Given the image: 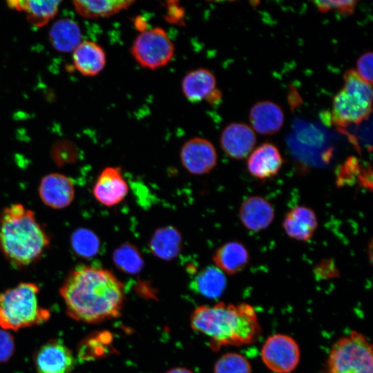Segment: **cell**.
<instances>
[{
  "mask_svg": "<svg viewBox=\"0 0 373 373\" xmlns=\"http://www.w3.org/2000/svg\"><path fill=\"white\" fill-rule=\"evenodd\" d=\"M59 293L68 315L88 323L118 316L124 300L122 283L111 271L80 265L65 278Z\"/></svg>",
  "mask_w": 373,
  "mask_h": 373,
  "instance_id": "obj_1",
  "label": "cell"
},
{
  "mask_svg": "<svg viewBox=\"0 0 373 373\" xmlns=\"http://www.w3.org/2000/svg\"><path fill=\"white\" fill-rule=\"evenodd\" d=\"M191 326L209 338L213 350L252 343L261 332L257 314L247 303L200 306L191 314Z\"/></svg>",
  "mask_w": 373,
  "mask_h": 373,
  "instance_id": "obj_2",
  "label": "cell"
},
{
  "mask_svg": "<svg viewBox=\"0 0 373 373\" xmlns=\"http://www.w3.org/2000/svg\"><path fill=\"white\" fill-rule=\"evenodd\" d=\"M50 245V238L34 213L13 204L0 213V250L15 267L38 260Z\"/></svg>",
  "mask_w": 373,
  "mask_h": 373,
  "instance_id": "obj_3",
  "label": "cell"
},
{
  "mask_svg": "<svg viewBox=\"0 0 373 373\" xmlns=\"http://www.w3.org/2000/svg\"><path fill=\"white\" fill-rule=\"evenodd\" d=\"M39 287L32 283H21L0 294V326L15 330L40 325L50 312L39 306Z\"/></svg>",
  "mask_w": 373,
  "mask_h": 373,
  "instance_id": "obj_4",
  "label": "cell"
},
{
  "mask_svg": "<svg viewBox=\"0 0 373 373\" xmlns=\"http://www.w3.org/2000/svg\"><path fill=\"white\" fill-rule=\"evenodd\" d=\"M343 85L334 96L331 112L332 123L338 127L358 124L372 112V85L361 79L354 69L345 71Z\"/></svg>",
  "mask_w": 373,
  "mask_h": 373,
  "instance_id": "obj_5",
  "label": "cell"
},
{
  "mask_svg": "<svg viewBox=\"0 0 373 373\" xmlns=\"http://www.w3.org/2000/svg\"><path fill=\"white\" fill-rule=\"evenodd\" d=\"M327 373H373L370 342L355 331L338 339L329 352Z\"/></svg>",
  "mask_w": 373,
  "mask_h": 373,
  "instance_id": "obj_6",
  "label": "cell"
},
{
  "mask_svg": "<svg viewBox=\"0 0 373 373\" xmlns=\"http://www.w3.org/2000/svg\"><path fill=\"white\" fill-rule=\"evenodd\" d=\"M131 53L142 68L156 70L166 66L175 54V46L166 32L160 27L146 29L135 37Z\"/></svg>",
  "mask_w": 373,
  "mask_h": 373,
  "instance_id": "obj_7",
  "label": "cell"
},
{
  "mask_svg": "<svg viewBox=\"0 0 373 373\" xmlns=\"http://www.w3.org/2000/svg\"><path fill=\"white\" fill-rule=\"evenodd\" d=\"M300 348L296 341L286 334H276L267 338L261 349L264 364L276 373H289L300 361Z\"/></svg>",
  "mask_w": 373,
  "mask_h": 373,
  "instance_id": "obj_8",
  "label": "cell"
},
{
  "mask_svg": "<svg viewBox=\"0 0 373 373\" xmlns=\"http://www.w3.org/2000/svg\"><path fill=\"white\" fill-rule=\"evenodd\" d=\"M182 166L191 174L204 175L216 166L218 155L216 147L207 139L195 137L186 140L180 153Z\"/></svg>",
  "mask_w": 373,
  "mask_h": 373,
  "instance_id": "obj_9",
  "label": "cell"
},
{
  "mask_svg": "<svg viewBox=\"0 0 373 373\" xmlns=\"http://www.w3.org/2000/svg\"><path fill=\"white\" fill-rule=\"evenodd\" d=\"M34 362L38 373H71L74 367L71 350L56 340H51L39 348Z\"/></svg>",
  "mask_w": 373,
  "mask_h": 373,
  "instance_id": "obj_10",
  "label": "cell"
},
{
  "mask_svg": "<svg viewBox=\"0 0 373 373\" xmlns=\"http://www.w3.org/2000/svg\"><path fill=\"white\" fill-rule=\"evenodd\" d=\"M224 153L234 160L246 158L254 150L256 136L252 128L242 122H232L223 129L220 138Z\"/></svg>",
  "mask_w": 373,
  "mask_h": 373,
  "instance_id": "obj_11",
  "label": "cell"
},
{
  "mask_svg": "<svg viewBox=\"0 0 373 373\" xmlns=\"http://www.w3.org/2000/svg\"><path fill=\"white\" fill-rule=\"evenodd\" d=\"M95 199L110 207L120 203L128 193V185L119 167L108 166L99 175L93 189Z\"/></svg>",
  "mask_w": 373,
  "mask_h": 373,
  "instance_id": "obj_12",
  "label": "cell"
},
{
  "mask_svg": "<svg viewBox=\"0 0 373 373\" xmlns=\"http://www.w3.org/2000/svg\"><path fill=\"white\" fill-rule=\"evenodd\" d=\"M39 195L44 204L55 209L69 206L75 198L72 180L66 175L53 173L44 176L39 186Z\"/></svg>",
  "mask_w": 373,
  "mask_h": 373,
  "instance_id": "obj_13",
  "label": "cell"
},
{
  "mask_svg": "<svg viewBox=\"0 0 373 373\" xmlns=\"http://www.w3.org/2000/svg\"><path fill=\"white\" fill-rule=\"evenodd\" d=\"M283 164V159L278 149L270 142H265L252 151L247 166L253 177L267 180L278 174Z\"/></svg>",
  "mask_w": 373,
  "mask_h": 373,
  "instance_id": "obj_14",
  "label": "cell"
},
{
  "mask_svg": "<svg viewBox=\"0 0 373 373\" xmlns=\"http://www.w3.org/2000/svg\"><path fill=\"white\" fill-rule=\"evenodd\" d=\"M274 209L265 198L253 195L245 199L239 209V217L243 226L252 231L267 228L274 218Z\"/></svg>",
  "mask_w": 373,
  "mask_h": 373,
  "instance_id": "obj_15",
  "label": "cell"
},
{
  "mask_svg": "<svg viewBox=\"0 0 373 373\" xmlns=\"http://www.w3.org/2000/svg\"><path fill=\"white\" fill-rule=\"evenodd\" d=\"M249 119L251 128L261 135H273L278 132L285 122V115L276 103L264 100L256 103L251 108Z\"/></svg>",
  "mask_w": 373,
  "mask_h": 373,
  "instance_id": "obj_16",
  "label": "cell"
},
{
  "mask_svg": "<svg viewBox=\"0 0 373 373\" xmlns=\"http://www.w3.org/2000/svg\"><path fill=\"white\" fill-rule=\"evenodd\" d=\"M283 227L291 238L307 241L313 237L318 227L317 217L311 208L303 205L296 206L286 213Z\"/></svg>",
  "mask_w": 373,
  "mask_h": 373,
  "instance_id": "obj_17",
  "label": "cell"
},
{
  "mask_svg": "<svg viewBox=\"0 0 373 373\" xmlns=\"http://www.w3.org/2000/svg\"><path fill=\"white\" fill-rule=\"evenodd\" d=\"M73 63L75 69L82 75L96 76L106 66V52L98 44L85 40L81 41L73 50Z\"/></svg>",
  "mask_w": 373,
  "mask_h": 373,
  "instance_id": "obj_18",
  "label": "cell"
},
{
  "mask_svg": "<svg viewBox=\"0 0 373 373\" xmlns=\"http://www.w3.org/2000/svg\"><path fill=\"white\" fill-rule=\"evenodd\" d=\"M181 87L186 99L192 103H197L207 100L217 89L216 79L209 69L198 68L185 75Z\"/></svg>",
  "mask_w": 373,
  "mask_h": 373,
  "instance_id": "obj_19",
  "label": "cell"
},
{
  "mask_svg": "<svg viewBox=\"0 0 373 373\" xmlns=\"http://www.w3.org/2000/svg\"><path fill=\"white\" fill-rule=\"evenodd\" d=\"M216 267L223 273L233 275L242 271L249 262V252L244 244L233 240L219 247L213 254Z\"/></svg>",
  "mask_w": 373,
  "mask_h": 373,
  "instance_id": "obj_20",
  "label": "cell"
},
{
  "mask_svg": "<svg viewBox=\"0 0 373 373\" xmlns=\"http://www.w3.org/2000/svg\"><path fill=\"white\" fill-rule=\"evenodd\" d=\"M149 247L151 254L157 258L171 260L182 251V235L175 227H160L153 233L149 242Z\"/></svg>",
  "mask_w": 373,
  "mask_h": 373,
  "instance_id": "obj_21",
  "label": "cell"
},
{
  "mask_svg": "<svg viewBox=\"0 0 373 373\" xmlns=\"http://www.w3.org/2000/svg\"><path fill=\"white\" fill-rule=\"evenodd\" d=\"M9 8L26 13L28 21L33 26H45L57 14L61 1L25 0L8 1Z\"/></svg>",
  "mask_w": 373,
  "mask_h": 373,
  "instance_id": "obj_22",
  "label": "cell"
},
{
  "mask_svg": "<svg viewBox=\"0 0 373 373\" xmlns=\"http://www.w3.org/2000/svg\"><path fill=\"white\" fill-rule=\"evenodd\" d=\"M48 36L51 45L56 50L69 52H73L81 43L82 32L77 22L64 18L53 23Z\"/></svg>",
  "mask_w": 373,
  "mask_h": 373,
  "instance_id": "obj_23",
  "label": "cell"
},
{
  "mask_svg": "<svg viewBox=\"0 0 373 373\" xmlns=\"http://www.w3.org/2000/svg\"><path fill=\"white\" fill-rule=\"evenodd\" d=\"M76 12L86 19L107 18L130 8L134 1L75 0Z\"/></svg>",
  "mask_w": 373,
  "mask_h": 373,
  "instance_id": "obj_24",
  "label": "cell"
},
{
  "mask_svg": "<svg viewBox=\"0 0 373 373\" xmlns=\"http://www.w3.org/2000/svg\"><path fill=\"white\" fill-rule=\"evenodd\" d=\"M226 285L224 273L214 266L204 268L191 282V288L193 291L209 298L220 296Z\"/></svg>",
  "mask_w": 373,
  "mask_h": 373,
  "instance_id": "obj_25",
  "label": "cell"
},
{
  "mask_svg": "<svg viewBox=\"0 0 373 373\" xmlns=\"http://www.w3.org/2000/svg\"><path fill=\"white\" fill-rule=\"evenodd\" d=\"M113 261L120 271L131 274L139 273L144 267V260L138 248L131 243H124L113 253Z\"/></svg>",
  "mask_w": 373,
  "mask_h": 373,
  "instance_id": "obj_26",
  "label": "cell"
},
{
  "mask_svg": "<svg viewBox=\"0 0 373 373\" xmlns=\"http://www.w3.org/2000/svg\"><path fill=\"white\" fill-rule=\"evenodd\" d=\"M71 247L74 252L80 257L89 258L99 251L100 241L92 231L80 228L75 231L70 238Z\"/></svg>",
  "mask_w": 373,
  "mask_h": 373,
  "instance_id": "obj_27",
  "label": "cell"
},
{
  "mask_svg": "<svg viewBox=\"0 0 373 373\" xmlns=\"http://www.w3.org/2000/svg\"><path fill=\"white\" fill-rule=\"evenodd\" d=\"M214 373H251L248 360L238 353H227L215 363Z\"/></svg>",
  "mask_w": 373,
  "mask_h": 373,
  "instance_id": "obj_28",
  "label": "cell"
},
{
  "mask_svg": "<svg viewBox=\"0 0 373 373\" xmlns=\"http://www.w3.org/2000/svg\"><path fill=\"white\" fill-rule=\"evenodd\" d=\"M313 3L321 12L336 10L341 14L352 15L354 13L357 1L354 0L345 1H314Z\"/></svg>",
  "mask_w": 373,
  "mask_h": 373,
  "instance_id": "obj_29",
  "label": "cell"
},
{
  "mask_svg": "<svg viewBox=\"0 0 373 373\" xmlns=\"http://www.w3.org/2000/svg\"><path fill=\"white\" fill-rule=\"evenodd\" d=\"M372 57L371 51L366 52L361 55L356 61V69L355 70L358 76L365 82L372 84Z\"/></svg>",
  "mask_w": 373,
  "mask_h": 373,
  "instance_id": "obj_30",
  "label": "cell"
},
{
  "mask_svg": "<svg viewBox=\"0 0 373 373\" xmlns=\"http://www.w3.org/2000/svg\"><path fill=\"white\" fill-rule=\"evenodd\" d=\"M13 337L7 332L0 330V362L7 361L13 354Z\"/></svg>",
  "mask_w": 373,
  "mask_h": 373,
  "instance_id": "obj_31",
  "label": "cell"
},
{
  "mask_svg": "<svg viewBox=\"0 0 373 373\" xmlns=\"http://www.w3.org/2000/svg\"><path fill=\"white\" fill-rule=\"evenodd\" d=\"M175 1L168 2L166 17L169 22L178 23L182 21L184 12L178 5H175Z\"/></svg>",
  "mask_w": 373,
  "mask_h": 373,
  "instance_id": "obj_32",
  "label": "cell"
},
{
  "mask_svg": "<svg viewBox=\"0 0 373 373\" xmlns=\"http://www.w3.org/2000/svg\"><path fill=\"white\" fill-rule=\"evenodd\" d=\"M166 373H193L191 371H190L188 369L183 368V367H176L174 369H172L169 371H168Z\"/></svg>",
  "mask_w": 373,
  "mask_h": 373,
  "instance_id": "obj_33",
  "label": "cell"
}]
</instances>
